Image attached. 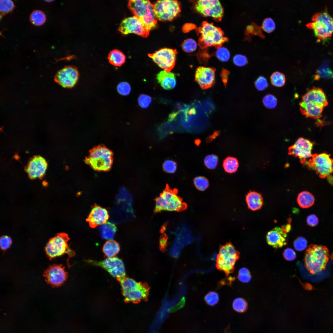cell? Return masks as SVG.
I'll return each mask as SVG.
<instances>
[{
  "instance_id": "obj_1",
  "label": "cell",
  "mask_w": 333,
  "mask_h": 333,
  "mask_svg": "<svg viewBox=\"0 0 333 333\" xmlns=\"http://www.w3.org/2000/svg\"><path fill=\"white\" fill-rule=\"evenodd\" d=\"M325 94L321 89L313 88L302 98L299 104L301 113L306 117L318 119L322 116L323 109L328 105Z\"/></svg>"
},
{
  "instance_id": "obj_2",
  "label": "cell",
  "mask_w": 333,
  "mask_h": 333,
  "mask_svg": "<svg viewBox=\"0 0 333 333\" xmlns=\"http://www.w3.org/2000/svg\"><path fill=\"white\" fill-rule=\"evenodd\" d=\"M117 280L121 285L122 293L126 302H137L147 298L150 288L147 284L137 282L126 276Z\"/></svg>"
},
{
  "instance_id": "obj_3",
  "label": "cell",
  "mask_w": 333,
  "mask_h": 333,
  "mask_svg": "<svg viewBox=\"0 0 333 333\" xmlns=\"http://www.w3.org/2000/svg\"><path fill=\"white\" fill-rule=\"evenodd\" d=\"M113 152L103 145L95 146L89 151L85 162L97 171H107L111 169L113 162Z\"/></svg>"
},
{
  "instance_id": "obj_4",
  "label": "cell",
  "mask_w": 333,
  "mask_h": 333,
  "mask_svg": "<svg viewBox=\"0 0 333 333\" xmlns=\"http://www.w3.org/2000/svg\"><path fill=\"white\" fill-rule=\"evenodd\" d=\"M328 259L329 252L325 246L312 245L306 250L304 262L309 272L314 274L325 268Z\"/></svg>"
},
{
  "instance_id": "obj_5",
  "label": "cell",
  "mask_w": 333,
  "mask_h": 333,
  "mask_svg": "<svg viewBox=\"0 0 333 333\" xmlns=\"http://www.w3.org/2000/svg\"><path fill=\"white\" fill-rule=\"evenodd\" d=\"M155 201V213L162 211H181L186 209L187 207L186 204L177 195V191L171 189L168 187L156 198Z\"/></svg>"
},
{
  "instance_id": "obj_6",
  "label": "cell",
  "mask_w": 333,
  "mask_h": 333,
  "mask_svg": "<svg viewBox=\"0 0 333 333\" xmlns=\"http://www.w3.org/2000/svg\"><path fill=\"white\" fill-rule=\"evenodd\" d=\"M69 240L67 234L64 232L58 233L49 240L45 248L46 254L50 260L67 253L68 256L67 264L69 268L70 267L69 259L75 255V252L68 245V242Z\"/></svg>"
},
{
  "instance_id": "obj_7",
  "label": "cell",
  "mask_w": 333,
  "mask_h": 333,
  "mask_svg": "<svg viewBox=\"0 0 333 333\" xmlns=\"http://www.w3.org/2000/svg\"><path fill=\"white\" fill-rule=\"evenodd\" d=\"M312 21L306 26L312 30L318 39L328 38L333 34V18L327 11L316 13L312 17Z\"/></svg>"
},
{
  "instance_id": "obj_8",
  "label": "cell",
  "mask_w": 333,
  "mask_h": 333,
  "mask_svg": "<svg viewBox=\"0 0 333 333\" xmlns=\"http://www.w3.org/2000/svg\"><path fill=\"white\" fill-rule=\"evenodd\" d=\"M240 257V253L232 245L228 243L220 247L216 259V266L226 276L233 272L234 265Z\"/></svg>"
},
{
  "instance_id": "obj_9",
  "label": "cell",
  "mask_w": 333,
  "mask_h": 333,
  "mask_svg": "<svg viewBox=\"0 0 333 333\" xmlns=\"http://www.w3.org/2000/svg\"><path fill=\"white\" fill-rule=\"evenodd\" d=\"M128 7L134 15L141 18L150 30L157 23L153 11V4L149 1L129 0Z\"/></svg>"
},
{
  "instance_id": "obj_10",
  "label": "cell",
  "mask_w": 333,
  "mask_h": 333,
  "mask_svg": "<svg viewBox=\"0 0 333 333\" xmlns=\"http://www.w3.org/2000/svg\"><path fill=\"white\" fill-rule=\"evenodd\" d=\"M180 2L176 0H158L153 4L156 20L171 21L178 16L181 11Z\"/></svg>"
},
{
  "instance_id": "obj_11",
  "label": "cell",
  "mask_w": 333,
  "mask_h": 333,
  "mask_svg": "<svg viewBox=\"0 0 333 333\" xmlns=\"http://www.w3.org/2000/svg\"><path fill=\"white\" fill-rule=\"evenodd\" d=\"M199 32L201 34L200 42L204 47L220 46L227 40L220 28L207 22L203 23Z\"/></svg>"
},
{
  "instance_id": "obj_12",
  "label": "cell",
  "mask_w": 333,
  "mask_h": 333,
  "mask_svg": "<svg viewBox=\"0 0 333 333\" xmlns=\"http://www.w3.org/2000/svg\"><path fill=\"white\" fill-rule=\"evenodd\" d=\"M325 153L312 154L304 165L315 171L322 178L329 176L333 172V159Z\"/></svg>"
},
{
  "instance_id": "obj_13",
  "label": "cell",
  "mask_w": 333,
  "mask_h": 333,
  "mask_svg": "<svg viewBox=\"0 0 333 333\" xmlns=\"http://www.w3.org/2000/svg\"><path fill=\"white\" fill-rule=\"evenodd\" d=\"M118 30L123 35L134 33L146 38L148 36L150 30L141 18L134 15L124 19L121 22Z\"/></svg>"
},
{
  "instance_id": "obj_14",
  "label": "cell",
  "mask_w": 333,
  "mask_h": 333,
  "mask_svg": "<svg viewBox=\"0 0 333 333\" xmlns=\"http://www.w3.org/2000/svg\"><path fill=\"white\" fill-rule=\"evenodd\" d=\"M85 261L90 264L102 268L116 279L125 276L124 264L122 260L118 257H107L100 261L90 259Z\"/></svg>"
},
{
  "instance_id": "obj_15",
  "label": "cell",
  "mask_w": 333,
  "mask_h": 333,
  "mask_svg": "<svg viewBox=\"0 0 333 333\" xmlns=\"http://www.w3.org/2000/svg\"><path fill=\"white\" fill-rule=\"evenodd\" d=\"M177 54L176 49L164 48L148 55L160 67L169 72L175 65Z\"/></svg>"
},
{
  "instance_id": "obj_16",
  "label": "cell",
  "mask_w": 333,
  "mask_h": 333,
  "mask_svg": "<svg viewBox=\"0 0 333 333\" xmlns=\"http://www.w3.org/2000/svg\"><path fill=\"white\" fill-rule=\"evenodd\" d=\"M313 145L309 139L300 138L289 147L288 154L298 158L301 163L304 165L312 155L311 151Z\"/></svg>"
},
{
  "instance_id": "obj_17",
  "label": "cell",
  "mask_w": 333,
  "mask_h": 333,
  "mask_svg": "<svg viewBox=\"0 0 333 333\" xmlns=\"http://www.w3.org/2000/svg\"><path fill=\"white\" fill-rule=\"evenodd\" d=\"M195 10L202 15L219 20L223 14V9L218 0H200L195 4Z\"/></svg>"
},
{
  "instance_id": "obj_18",
  "label": "cell",
  "mask_w": 333,
  "mask_h": 333,
  "mask_svg": "<svg viewBox=\"0 0 333 333\" xmlns=\"http://www.w3.org/2000/svg\"><path fill=\"white\" fill-rule=\"evenodd\" d=\"M79 77L77 68L72 65L65 66L57 72L54 77L55 81L65 88H71L76 84Z\"/></svg>"
},
{
  "instance_id": "obj_19",
  "label": "cell",
  "mask_w": 333,
  "mask_h": 333,
  "mask_svg": "<svg viewBox=\"0 0 333 333\" xmlns=\"http://www.w3.org/2000/svg\"><path fill=\"white\" fill-rule=\"evenodd\" d=\"M68 276L65 267L61 264L50 265L43 274L47 283L52 287L61 286L66 280Z\"/></svg>"
},
{
  "instance_id": "obj_20",
  "label": "cell",
  "mask_w": 333,
  "mask_h": 333,
  "mask_svg": "<svg viewBox=\"0 0 333 333\" xmlns=\"http://www.w3.org/2000/svg\"><path fill=\"white\" fill-rule=\"evenodd\" d=\"M47 166V162L43 158L35 156L30 160L25 170L30 179L41 178L44 175Z\"/></svg>"
},
{
  "instance_id": "obj_21",
  "label": "cell",
  "mask_w": 333,
  "mask_h": 333,
  "mask_svg": "<svg viewBox=\"0 0 333 333\" xmlns=\"http://www.w3.org/2000/svg\"><path fill=\"white\" fill-rule=\"evenodd\" d=\"M215 69L212 68L200 66L195 71V80L203 89L211 87L215 82Z\"/></svg>"
},
{
  "instance_id": "obj_22",
  "label": "cell",
  "mask_w": 333,
  "mask_h": 333,
  "mask_svg": "<svg viewBox=\"0 0 333 333\" xmlns=\"http://www.w3.org/2000/svg\"><path fill=\"white\" fill-rule=\"evenodd\" d=\"M109 218L108 212L105 208L95 204L92 207L86 221L91 228H94L107 223Z\"/></svg>"
},
{
  "instance_id": "obj_23",
  "label": "cell",
  "mask_w": 333,
  "mask_h": 333,
  "mask_svg": "<svg viewBox=\"0 0 333 333\" xmlns=\"http://www.w3.org/2000/svg\"><path fill=\"white\" fill-rule=\"evenodd\" d=\"M286 232L282 228L277 227L267 233L266 241L268 244L275 248H280L286 244Z\"/></svg>"
},
{
  "instance_id": "obj_24",
  "label": "cell",
  "mask_w": 333,
  "mask_h": 333,
  "mask_svg": "<svg viewBox=\"0 0 333 333\" xmlns=\"http://www.w3.org/2000/svg\"><path fill=\"white\" fill-rule=\"evenodd\" d=\"M158 82L164 89L170 90L173 88L176 84V80L174 74L164 70L160 71L157 75Z\"/></svg>"
},
{
  "instance_id": "obj_25",
  "label": "cell",
  "mask_w": 333,
  "mask_h": 333,
  "mask_svg": "<svg viewBox=\"0 0 333 333\" xmlns=\"http://www.w3.org/2000/svg\"><path fill=\"white\" fill-rule=\"evenodd\" d=\"M246 201L249 209L255 211L260 209L263 204L261 194L255 191H251L246 196Z\"/></svg>"
},
{
  "instance_id": "obj_26",
  "label": "cell",
  "mask_w": 333,
  "mask_h": 333,
  "mask_svg": "<svg viewBox=\"0 0 333 333\" xmlns=\"http://www.w3.org/2000/svg\"><path fill=\"white\" fill-rule=\"evenodd\" d=\"M99 230L102 239L110 240L113 238L117 228L114 224L107 222L101 225Z\"/></svg>"
},
{
  "instance_id": "obj_27",
  "label": "cell",
  "mask_w": 333,
  "mask_h": 333,
  "mask_svg": "<svg viewBox=\"0 0 333 333\" xmlns=\"http://www.w3.org/2000/svg\"><path fill=\"white\" fill-rule=\"evenodd\" d=\"M314 201L315 198L314 195L306 191L301 192L297 197V203L300 207L302 208H310L314 204Z\"/></svg>"
},
{
  "instance_id": "obj_28",
  "label": "cell",
  "mask_w": 333,
  "mask_h": 333,
  "mask_svg": "<svg viewBox=\"0 0 333 333\" xmlns=\"http://www.w3.org/2000/svg\"><path fill=\"white\" fill-rule=\"evenodd\" d=\"M107 59L109 63L114 66H121L125 61V56L121 51L114 49L110 51Z\"/></svg>"
},
{
  "instance_id": "obj_29",
  "label": "cell",
  "mask_w": 333,
  "mask_h": 333,
  "mask_svg": "<svg viewBox=\"0 0 333 333\" xmlns=\"http://www.w3.org/2000/svg\"><path fill=\"white\" fill-rule=\"evenodd\" d=\"M102 250L105 256L107 257H114L119 253L120 246L115 240H108L103 245Z\"/></svg>"
},
{
  "instance_id": "obj_30",
  "label": "cell",
  "mask_w": 333,
  "mask_h": 333,
  "mask_svg": "<svg viewBox=\"0 0 333 333\" xmlns=\"http://www.w3.org/2000/svg\"><path fill=\"white\" fill-rule=\"evenodd\" d=\"M223 165L225 171L231 174L236 171L239 166V163L236 158L228 157L224 160Z\"/></svg>"
},
{
  "instance_id": "obj_31",
  "label": "cell",
  "mask_w": 333,
  "mask_h": 333,
  "mask_svg": "<svg viewBox=\"0 0 333 333\" xmlns=\"http://www.w3.org/2000/svg\"><path fill=\"white\" fill-rule=\"evenodd\" d=\"M30 20L33 25L39 26L45 23L46 20V17L45 14L42 11L35 10L31 14Z\"/></svg>"
},
{
  "instance_id": "obj_32",
  "label": "cell",
  "mask_w": 333,
  "mask_h": 333,
  "mask_svg": "<svg viewBox=\"0 0 333 333\" xmlns=\"http://www.w3.org/2000/svg\"><path fill=\"white\" fill-rule=\"evenodd\" d=\"M270 80L273 85L277 87H281L285 84L286 78L283 74L279 72H275L271 75Z\"/></svg>"
},
{
  "instance_id": "obj_33",
  "label": "cell",
  "mask_w": 333,
  "mask_h": 333,
  "mask_svg": "<svg viewBox=\"0 0 333 333\" xmlns=\"http://www.w3.org/2000/svg\"><path fill=\"white\" fill-rule=\"evenodd\" d=\"M232 307L233 309L237 312L243 313L246 310L248 304L245 299L238 298L235 299L233 301Z\"/></svg>"
},
{
  "instance_id": "obj_34",
  "label": "cell",
  "mask_w": 333,
  "mask_h": 333,
  "mask_svg": "<svg viewBox=\"0 0 333 333\" xmlns=\"http://www.w3.org/2000/svg\"><path fill=\"white\" fill-rule=\"evenodd\" d=\"M317 78L318 77H322L325 78H331L333 77V72L326 64H323L320 67L317 71V75L316 76Z\"/></svg>"
},
{
  "instance_id": "obj_35",
  "label": "cell",
  "mask_w": 333,
  "mask_h": 333,
  "mask_svg": "<svg viewBox=\"0 0 333 333\" xmlns=\"http://www.w3.org/2000/svg\"><path fill=\"white\" fill-rule=\"evenodd\" d=\"M194 183L196 187L201 191L205 190L208 187L209 184L208 179L202 176L195 177L194 179Z\"/></svg>"
},
{
  "instance_id": "obj_36",
  "label": "cell",
  "mask_w": 333,
  "mask_h": 333,
  "mask_svg": "<svg viewBox=\"0 0 333 333\" xmlns=\"http://www.w3.org/2000/svg\"><path fill=\"white\" fill-rule=\"evenodd\" d=\"M197 46L196 41L191 39H186L181 45L183 50L187 53H191L195 51L197 48Z\"/></svg>"
},
{
  "instance_id": "obj_37",
  "label": "cell",
  "mask_w": 333,
  "mask_h": 333,
  "mask_svg": "<svg viewBox=\"0 0 333 333\" xmlns=\"http://www.w3.org/2000/svg\"><path fill=\"white\" fill-rule=\"evenodd\" d=\"M15 7L13 2L10 0H1L0 1V11L2 15L11 12Z\"/></svg>"
},
{
  "instance_id": "obj_38",
  "label": "cell",
  "mask_w": 333,
  "mask_h": 333,
  "mask_svg": "<svg viewBox=\"0 0 333 333\" xmlns=\"http://www.w3.org/2000/svg\"><path fill=\"white\" fill-rule=\"evenodd\" d=\"M218 162V157L214 154H212L206 156L204 161L206 166L210 169H213L217 166Z\"/></svg>"
},
{
  "instance_id": "obj_39",
  "label": "cell",
  "mask_w": 333,
  "mask_h": 333,
  "mask_svg": "<svg viewBox=\"0 0 333 333\" xmlns=\"http://www.w3.org/2000/svg\"><path fill=\"white\" fill-rule=\"evenodd\" d=\"M237 278L240 281L246 283L250 281L251 276L248 269L246 268L243 267L239 270Z\"/></svg>"
},
{
  "instance_id": "obj_40",
  "label": "cell",
  "mask_w": 333,
  "mask_h": 333,
  "mask_svg": "<svg viewBox=\"0 0 333 333\" xmlns=\"http://www.w3.org/2000/svg\"><path fill=\"white\" fill-rule=\"evenodd\" d=\"M263 102L265 107L271 109L276 107L277 101L276 98L273 95L269 94L264 97L263 99Z\"/></svg>"
},
{
  "instance_id": "obj_41",
  "label": "cell",
  "mask_w": 333,
  "mask_h": 333,
  "mask_svg": "<svg viewBox=\"0 0 333 333\" xmlns=\"http://www.w3.org/2000/svg\"><path fill=\"white\" fill-rule=\"evenodd\" d=\"M216 56L217 58L222 62H227L230 57V52L228 50L224 47H220L217 50Z\"/></svg>"
},
{
  "instance_id": "obj_42",
  "label": "cell",
  "mask_w": 333,
  "mask_h": 333,
  "mask_svg": "<svg viewBox=\"0 0 333 333\" xmlns=\"http://www.w3.org/2000/svg\"><path fill=\"white\" fill-rule=\"evenodd\" d=\"M204 300L208 304L211 306H213L218 302L219 295L218 294L215 292L210 291L205 296Z\"/></svg>"
},
{
  "instance_id": "obj_43",
  "label": "cell",
  "mask_w": 333,
  "mask_h": 333,
  "mask_svg": "<svg viewBox=\"0 0 333 333\" xmlns=\"http://www.w3.org/2000/svg\"><path fill=\"white\" fill-rule=\"evenodd\" d=\"M261 27L265 31L269 33L275 29V24L272 18H267L263 20Z\"/></svg>"
},
{
  "instance_id": "obj_44",
  "label": "cell",
  "mask_w": 333,
  "mask_h": 333,
  "mask_svg": "<svg viewBox=\"0 0 333 333\" xmlns=\"http://www.w3.org/2000/svg\"><path fill=\"white\" fill-rule=\"evenodd\" d=\"M307 241L302 236L297 237L294 242V248L299 251L305 249L307 248Z\"/></svg>"
},
{
  "instance_id": "obj_45",
  "label": "cell",
  "mask_w": 333,
  "mask_h": 333,
  "mask_svg": "<svg viewBox=\"0 0 333 333\" xmlns=\"http://www.w3.org/2000/svg\"><path fill=\"white\" fill-rule=\"evenodd\" d=\"M246 31L249 33L257 35L262 38H264L265 37L262 33L261 27L258 26L255 23H252V25L248 26L247 27Z\"/></svg>"
},
{
  "instance_id": "obj_46",
  "label": "cell",
  "mask_w": 333,
  "mask_h": 333,
  "mask_svg": "<svg viewBox=\"0 0 333 333\" xmlns=\"http://www.w3.org/2000/svg\"><path fill=\"white\" fill-rule=\"evenodd\" d=\"M118 92L123 96H127L130 93L131 88L130 85L125 82L119 83L117 87Z\"/></svg>"
},
{
  "instance_id": "obj_47",
  "label": "cell",
  "mask_w": 333,
  "mask_h": 333,
  "mask_svg": "<svg viewBox=\"0 0 333 333\" xmlns=\"http://www.w3.org/2000/svg\"><path fill=\"white\" fill-rule=\"evenodd\" d=\"M164 170L166 172L170 173H174L176 171L177 166L176 163L173 161L168 160L165 161L163 165Z\"/></svg>"
},
{
  "instance_id": "obj_48",
  "label": "cell",
  "mask_w": 333,
  "mask_h": 333,
  "mask_svg": "<svg viewBox=\"0 0 333 333\" xmlns=\"http://www.w3.org/2000/svg\"><path fill=\"white\" fill-rule=\"evenodd\" d=\"M255 85L257 89L259 91H263L266 89L268 84L266 79L262 76H260L256 80Z\"/></svg>"
},
{
  "instance_id": "obj_49",
  "label": "cell",
  "mask_w": 333,
  "mask_h": 333,
  "mask_svg": "<svg viewBox=\"0 0 333 333\" xmlns=\"http://www.w3.org/2000/svg\"><path fill=\"white\" fill-rule=\"evenodd\" d=\"M151 101V97L145 94L141 95L138 98V104L142 108H146L150 105Z\"/></svg>"
},
{
  "instance_id": "obj_50",
  "label": "cell",
  "mask_w": 333,
  "mask_h": 333,
  "mask_svg": "<svg viewBox=\"0 0 333 333\" xmlns=\"http://www.w3.org/2000/svg\"><path fill=\"white\" fill-rule=\"evenodd\" d=\"M12 241L11 238L7 236H3L0 239L1 248L2 250L5 251L10 246Z\"/></svg>"
},
{
  "instance_id": "obj_51",
  "label": "cell",
  "mask_w": 333,
  "mask_h": 333,
  "mask_svg": "<svg viewBox=\"0 0 333 333\" xmlns=\"http://www.w3.org/2000/svg\"><path fill=\"white\" fill-rule=\"evenodd\" d=\"M233 62L234 64L238 66H243L245 65L248 62L246 57L244 55L237 54L233 58Z\"/></svg>"
},
{
  "instance_id": "obj_52",
  "label": "cell",
  "mask_w": 333,
  "mask_h": 333,
  "mask_svg": "<svg viewBox=\"0 0 333 333\" xmlns=\"http://www.w3.org/2000/svg\"><path fill=\"white\" fill-rule=\"evenodd\" d=\"M283 255L284 258L288 261H292L296 257L294 251L290 248H287L284 251Z\"/></svg>"
},
{
  "instance_id": "obj_53",
  "label": "cell",
  "mask_w": 333,
  "mask_h": 333,
  "mask_svg": "<svg viewBox=\"0 0 333 333\" xmlns=\"http://www.w3.org/2000/svg\"><path fill=\"white\" fill-rule=\"evenodd\" d=\"M306 222L309 226L313 227L318 224L319 219L315 215L311 214L307 216L306 219Z\"/></svg>"
},
{
  "instance_id": "obj_54",
  "label": "cell",
  "mask_w": 333,
  "mask_h": 333,
  "mask_svg": "<svg viewBox=\"0 0 333 333\" xmlns=\"http://www.w3.org/2000/svg\"><path fill=\"white\" fill-rule=\"evenodd\" d=\"M229 74V72L225 69H223L221 73V77L225 87L226 86Z\"/></svg>"
},
{
  "instance_id": "obj_55",
  "label": "cell",
  "mask_w": 333,
  "mask_h": 333,
  "mask_svg": "<svg viewBox=\"0 0 333 333\" xmlns=\"http://www.w3.org/2000/svg\"><path fill=\"white\" fill-rule=\"evenodd\" d=\"M220 134L219 131H215L212 135L207 137L206 141L207 142H210L217 137Z\"/></svg>"
},
{
  "instance_id": "obj_56",
  "label": "cell",
  "mask_w": 333,
  "mask_h": 333,
  "mask_svg": "<svg viewBox=\"0 0 333 333\" xmlns=\"http://www.w3.org/2000/svg\"><path fill=\"white\" fill-rule=\"evenodd\" d=\"M167 237L165 235L161 237L160 243L161 248H164L167 245Z\"/></svg>"
},
{
  "instance_id": "obj_57",
  "label": "cell",
  "mask_w": 333,
  "mask_h": 333,
  "mask_svg": "<svg viewBox=\"0 0 333 333\" xmlns=\"http://www.w3.org/2000/svg\"><path fill=\"white\" fill-rule=\"evenodd\" d=\"M195 144L197 145H199L201 142V141L200 140L197 139L195 140Z\"/></svg>"
},
{
  "instance_id": "obj_58",
  "label": "cell",
  "mask_w": 333,
  "mask_h": 333,
  "mask_svg": "<svg viewBox=\"0 0 333 333\" xmlns=\"http://www.w3.org/2000/svg\"><path fill=\"white\" fill-rule=\"evenodd\" d=\"M53 1V0H46V1H46V2H52Z\"/></svg>"
}]
</instances>
